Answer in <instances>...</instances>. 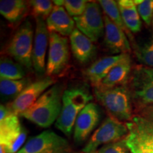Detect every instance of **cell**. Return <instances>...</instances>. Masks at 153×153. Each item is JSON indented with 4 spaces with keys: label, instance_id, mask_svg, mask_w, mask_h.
Masks as SVG:
<instances>
[{
    "label": "cell",
    "instance_id": "obj_34",
    "mask_svg": "<svg viewBox=\"0 0 153 153\" xmlns=\"http://www.w3.org/2000/svg\"><path fill=\"white\" fill-rule=\"evenodd\" d=\"M152 40H153V19H152Z\"/></svg>",
    "mask_w": 153,
    "mask_h": 153
},
{
    "label": "cell",
    "instance_id": "obj_29",
    "mask_svg": "<svg viewBox=\"0 0 153 153\" xmlns=\"http://www.w3.org/2000/svg\"><path fill=\"white\" fill-rule=\"evenodd\" d=\"M89 1L85 0H65L64 8L70 16L78 17L83 14Z\"/></svg>",
    "mask_w": 153,
    "mask_h": 153
},
{
    "label": "cell",
    "instance_id": "obj_8",
    "mask_svg": "<svg viewBox=\"0 0 153 153\" xmlns=\"http://www.w3.org/2000/svg\"><path fill=\"white\" fill-rule=\"evenodd\" d=\"M99 3L88 2L85 12L73 18L76 28L92 42H96L104 35L105 26Z\"/></svg>",
    "mask_w": 153,
    "mask_h": 153
},
{
    "label": "cell",
    "instance_id": "obj_3",
    "mask_svg": "<svg viewBox=\"0 0 153 153\" xmlns=\"http://www.w3.org/2000/svg\"><path fill=\"white\" fill-rule=\"evenodd\" d=\"M94 94L112 117L118 120H132V98L127 86L114 88L95 87Z\"/></svg>",
    "mask_w": 153,
    "mask_h": 153
},
{
    "label": "cell",
    "instance_id": "obj_6",
    "mask_svg": "<svg viewBox=\"0 0 153 153\" xmlns=\"http://www.w3.org/2000/svg\"><path fill=\"white\" fill-rule=\"evenodd\" d=\"M128 133L129 130L126 124L125 125L112 116L107 117L93 133L87 145L82 149V152L91 153L100 146L120 140Z\"/></svg>",
    "mask_w": 153,
    "mask_h": 153
},
{
    "label": "cell",
    "instance_id": "obj_31",
    "mask_svg": "<svg viewBox=\"0 0 153 153\" xmlns=\"http://www.w3.org/2000/svg\"><path fill=\"white\" fill-rule=\"evenodd\" d=\"M135 70L145 79L153 85V68H147V67H137Z\"/></svg>",
    "mask_w": 153,
    "mask_h": 153
},
{
    "label": "cell",
    "instance_id": "obj_18",
    "mask_svg": "<svg viewBox=\"0 0 153 153\" xmlns=\"http://www.w3.org/2000/svg\"><path fill=\"white\" fill-rule=\"evenodd\" d=\"M131 59L129 54H127L123 60L112 68L98 87L114 88L126 85L131 77Z\"/></svg>",
    "mask_w": 153,
    "mask_h": 153
},
{
    "label": "cell",
    "instance_id": "obj_12",
    "mask_svg": "<svg viewBox=\"0 0 153 153\" xmlns=\"http://www.w3.org/2000/svg\"><path fill=\"white\" fill-rule=\"evenodd\" d=\"M101 118L98 105L89 103L76 117L74 127V140L76 143L85 142L96 128Z\"/></svg>",
    "mask_w": 153,
    "mask_h": 153
},
{
    "label": "cell",
    "instance_id": "obj_10",
    "mask_svg": "<svg viewBox=\"0 0 153 153\" xmlns=\"http://www.w3.org/2000/svg\"><path fill=\"white\" fill-rule=\"evenodd\" d=\"M55 79L52 76H45L32 82L13 100L8 106L14 114L19 116L32 106L48 89L54 85Z\"/></svg>",
    "mask_w": 153,
    "mask_h": 153
},
{
    "label": "cell",
    "instance_id": "obj_14",
    "mask_svg": "<svg viewBox=\"0 0 153 153\" xmlns=\"http://www.w3.org/2000/svg\"><path fill=\"white\" fill-rule=\"evenodd\" d=\"M128 89L131 92L132 101L138 107L153 105V85L145 79L136 70H134L129 79Z\"/></svg>",
    "mask_w": 153,
    "mask_h": 153
},
{
    "label": "cell",
    "instance_id": "obj_17",
    "mask_svg": "<svg viewBox=\"0 0 153 153\" xmlns=\"http://www.w3.org/2000/svg\"><path fill=\"white\" fill-rule=\"evenodd\" d=\"M70 41L72 54L79 62H89L96 55L94 44L76 28L70 36Z\"/></svg>",
    "mask_w": 153,
    "mask_h": 153
},
{
    "label": "cell",
    "instance_id": "obj_32",
    "mask_svg": "<svg viewBox=\"0 0 153 153\" xmlns=\"http://www.w3.org/2000/svg\"><path fill=\"white\" fill-rule=\"evenodd\" d=\"M139 116L141 117L153 120V105H150L141 108L138 110Z\"/></svg>",
    "mask_w": 153,
    "mask_h": 153
},
{
    "label": "cell",
    "instance_id": "obj_5",
    "mask_svg": "<svg viewBox=\"0 0 153 153\" xmlns=\"http://www.w3.org/2000/svg\"><path fill=\"white\" fill-rule=\"evenodd\" d=\"M27 133L19 116L11 112L0 120V153H17L26 141Z\"/></svg>",
    "mask_w": 153,
    "mask_h": 153
},
{
    "label": "cell",
    "instance_id": "obj_28",
    "mask_svg": "<svg viewBox=\"0 0 153 153\" xmlns=\"http://www.w3.org/2000/svg\"><path fill=\"white\" fill-rule=\"evenodd\" d=\"M140 16L147 25H150L153 19V1L152 0H135Z\"/></svg>",
    "mask_w": 153,
    "mask_h": 153
},
{
    "label": "cell",
    "instance_id": "obj_7",
    "mask_svg": "<svg viewBox=\"0 0 153 153\" xmlns=\"http://www.w3.org/2000/svg\"><path fill=\"white\" fill-rule=\"evenodd\" d=\"M65 138L51 130L31 137L17 153H71Z\"/></svg>",
    "mask_w": 153,
    "mask_h": 153
},
{
    "label": "cell",
    "instance_id": "obj_30",
    "mask_svg": "<svg viewBox=\"0 0 153 153\" xmlns=\"http://www.w3.org/2000/svg\"><path fill=\"white\" fill-rule=\"evenodd\" d=\"M91 153H131V152L123 139L103 145Z\"/></svg>",
    "mask_w": 153,
    "mask_h": 153
},
{
    "label": "cell",
    "instance_id": "obj_2",
    "mask_svg": "<svg viewBox=\"0 0 153 153\" xmlns=\"http://www.w3.org/2000/svg\"><path fill=\"white\" fill-rule=\"evenodd\" d=\"M93 97L84 87L69 88L64 91L60 116L55 122V127L67 136L72 135L76 117L90 103Z\"/></svg>",
    "mask_w": 153,
    "mask_h": 153
},
{
    "label": "cell",
    "instance_id": "obj_16",
    "mask_svg": "<svg viewBox=\"0 0 153 153\" xmlns=\"http://www.w3.org/2000/svg\"><path fill=\"white\" fill-rule=\"evenodd\" d=\"M126 55L127 54L106 56L95 61L85 72L87 79L93 87H98L112 68L123 60Z\"/></svg>",
    "mask_w": 153,
    "mask_h": 153
},
{
    "label": "cell",
    "instance_id": "obj_22",
    "mask_svg": "<svg viewBox=\"0 0 153 153\" xmlns=\"http://www.w3.org/2000/svg\"><path fill=\"white\" fill-rule=\"evenodd\" d=\"M126 125L128 128L133 130L153 150V120L137 116Z\"/></svg>",
    "mask_w": 153,
    "mask_h": 153
},
{
    "label": "cell",
    "instance_id": "obj_25",
    "mask_svg": "<svg viewBox=\"0 0 153 153\" xmlns=\"http://www.w3.org/2000/svg\"><path fill=\"white\" fill-rule=\"evenodd\" d=\"M129 133L124 138L131 153H153L152 148L133 130L128 128Z\"/></svg>",
    "mask_w": 153,
    "mask_h": 153
},
{
    "label": "cell",
    "instance_id": "obj_11",
    "mask_svg": "<svg viewBox=\"0 0 153 153\" xmlns=\"http://www.w3.org/2000/svg\"><path fill=\"white\" fill-rule=\"evenodd\" d=\"M36 26L34 36L32 61L36 73L38 76L43 75L46 72L45 55L48 45V30L45 19L41 17L36 18Z\"/></svg>",
    "mask_w": 153,
    "mask_h": 153
},
{
    "label": "cell",
    "instance_id": "obj_4",
    "mask_svg": "<svg viewBox=\"0 0 153 153\" xmlns=\"http://www.w3.org/2000/svg\"><path fill=\"white\" fill-rule=\"evenodd\" d=\"M33 29L30 21H26L16 30L7 48V52L17 62L30 69L33 66Z\"/></svg>",
    "mask_w": 153,
    "mask_h": 153
},
{
    "label": "cell",
    "instance_id": "obj_33",
    "mask_svg": "<svg viewBox=\"0 0 153 153\" xmlns=\"http://www.w3.org/2000/svg\"><path fill=\"white\" fill-rule=\"evenodd\" d=\"M55 6H58V7H63L64 5V1L62 0H55L53 1Z\"/></svg>",
    "mask_w": 153,
    "mask_h": 153
},
{
    "label": "cell",
    "instance_id": "obj_19",
    "mask_svg": "<svg viewBox=\"0 0 153 153\" xmlns=\"http://www.w3.org/2000/svg\"><path fill=\"white\" fill-rule=\"evenodd\" d=\"M117 3L126 27L132 33H138L140 31L142 22L140 18L135 1L120 0L117 1Z\"/></svg>",
    "mask_w": 153,
    "mask_h": 153
},
{
    "label": "cell",
    "instance_id": "obj_1",
    "mask_svg": "<svg viewBox=\"0 0 153 153\" xmlns=\"http://www.w3.org/2000/svg\"><path fill=\"white\" fill-rule=\"evenodd\" d=\"M63 92L62 85L60 84L54 85L33 106L19 116L41 128L50 127L54 122H56L60 114Z\"/></svg>",
    "mask_w": 153,
    "mask_h": 153
},
{
    "label": "cell",
    "instance_id": "obj_26",
    "mask_svg": "<svg viewBox=\"0 0 153 153\" xmlns=\"http://www.w3.org/2000/svg\"><path fill=\"white\" fill-rule=\"evenodd\" d=\"M134 53L141 64L153 68V40L141 44H134Z\"/></svg>",
    "mask_w": 153,
    "mask_h": 153
},
{
    "label": "cell",
    "instance_id": "obj_13",
    "mask_svg": "<svg viewBox=\"0 0 153 153\" xmlns=\"http://www.w3.org/2000/svg\"><path fill=\"white\" fill-rule=\"evenodd\" d=\"M104 44L113 54H129L131 47L126 34L116 26L106 15H104Z\"/></svg>",
    "mask_w": 153,
    "mask_h": 153
},
{
    "label": "cell",
    "instance_id": "obj_20",
    "mask_svg": "<svg viewBox=\"0 0 153 153\" xmlns=\"http://www.w3.org/2000/svg\"><path fill=\"white\" fill-rule=\"evenodd\" d=\"M28 10V4L22 0H1L0 13L11 24L19 22L24 18Z\"/></svg>",
    "mask_w": 153,
    "mask_h": 153
},
{
    "label": "cell",
    "instance_id": "obj_21",
    "mask_svg": "<svg viewBox=\"0 0 153 153\" xmlns=\"http://www.w3.org/2000/svg\"><path fill=\"white\" fill-rule=\"evenodd\" d=\"M98 3L100 4L101 8L103 9L104 13L116 26H118L120 29L126 34L127 37L132 42L134 41L133 33L126 27L123 19L122 18L119 8H118L117 1L114 0H101Z\"/></svg>",
    "mask_w": 153,
    "mask_h": 153
},
{
    "label": "cell",
    "instance_id": "obj_9",
    "mask_svg": "<svg viewBox=\"0 0 153 153\" xmlns=\"http://www.w3.org/2000/svg\"><path fill=\"white\" fill-rule=\"evenodd\" d=\"M49 51L46 65V75L60 74L68 65L70 59L68 40L56 33H50Z\"/></svg>",
    "mask_w": 153,
    "mask_h": 153
},
{
    "label": "cell",
    "instance_id": "obj_27",
    "mask_svg": "<svg viewBox=\"0 0 153 153\" xmlns=\"http://www.w3.org/2000/svg\"><path fill=\"white\" fill-rule=\"evenodd\" d=\"M28 2L31 7L32 15L35 18L41 17L43 19H47L54 7L53 1L48 0H33Z\"/></svg>",
    "mask_w": 153,
    "mask_h": 153
},
{
    "label": "cell",
    "instance_id": "obj_15",
    "mask_svg": "<svg viewBox=\"0 0 153 153\" xmlns=\"http://www.w3.org/2000/svg\"><path fill=\"white\" fill-rule=\"evenodd\" d=\"M45 22L50 33H56L65 37L71 35L75 28L74 19L69 15L64 7L54 6Z\"/></svg>",
    "mask_w": 153,
    "mask_h": 153
},
{
    "label": "cell",
    "instance_id": "obj_23",
    "mask_svg": "<svg viewBox=\"0 0 153 153\" xmlns=\"http://www.w3.org/2000/svg\"><path fill=\"white\" fill-rule=\"evenodd\" d=\"M31 82L28 78L19 80L1 79L0 80V92L4 98H16L27 86Z\"/></svg>",
    "mask_w": 153,
    "mask_h": 153
},
{
    "label": "cell",
    "instance_id": "obj_24",
    "mask_svg": "<svg viewBox=\"0 0 153 153\" xmlns=\"http://www.w3.org/2000/svg\"><path fill=\"white\" fill-rule=\"evenodd\" d=\"M25 71L22 65L9 57H1L0 61L1 79L19 80L24 78Z\"/></svg>",
    "mask_w": 153,
    "mask_h": 153
}]
</instances>
